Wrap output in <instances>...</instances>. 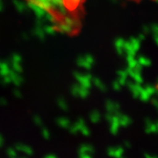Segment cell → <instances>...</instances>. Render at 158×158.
<instances>
[{
  "label": "cell",
  "mask_w": 158,
  "mask_h": 158,
  "mask_svg": "<svg viewBox=\"0 0 158 158\" xmlns=\"http://www.w3.org/2000/svg\"><path fill=\"white\" fill-rule=\"evenodd\" d=\"M48 158H55V157H54V156H53V157H52V156H48Z\"/></svg>",
  "instance_id": "1"
}]
</instances>
